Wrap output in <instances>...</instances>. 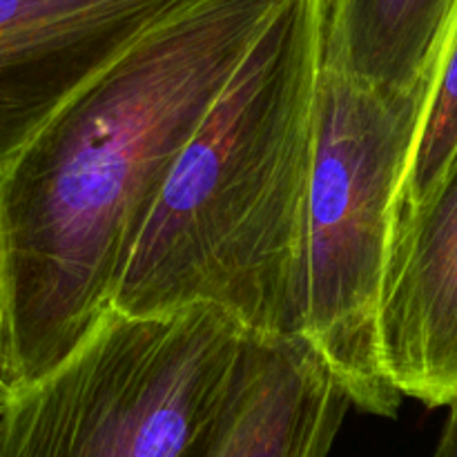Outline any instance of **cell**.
Wrapping results in <instances>:
<instances>
[{
    "mask_svg": "<svg viewBox=\"0 0 457 457\" xmlns=\"http://www.w3.org/2000/svg\"><path fill=\"white\" fill-rule=\"evenodd\" d=\"M284 0H204L85 85L0 170L9 393L94 337L179 156Z\"/></svg>",
    "mask_w": 457,
    "mask_h": 457,
    "instance_id": "1",
    "label": "cell"
},
{
    "mask_svg": "<svg viewBox=\"0 0 457 457\" xmlns=\"http://www.w3.org/2000/svg\"><path fill=\"white\" fill-rule=\"evenodd\" d=\"M324 0H284L170 172L114 311L214 306L262 339L302 337Z\"/></svg>",
    "mask_w": 457,
    "mask_h": 457,
    "instance_id": "2",
    "label": "cell"
},
{
    "mask_svg": "<svg viewBox=\"0 0 457 457\" xmlns=\"http://www.w3.org/2000/svg\"><path fill=\"white\" fill-rule=\"evenodd\" d=\"M259 339L214 306L105 324L9 393L0 457H186L244 386Z\"/></svg>",
    "mask_w": 457,
    "mask_h": 457,
    "instance_id": "3",
    "label": "cell"
},
{
    "mask_svg": "<svg viewBox=\"0 0 457 457\" xmlns=\"http://www.w3.org/2000/svg\"><path fill=\"white\" fill-rule=\"evenodd\" d=\"M433 85L378 92L321 58L302 337L353 404L378 418H395L402 404L382 361L379 299L393 208Z\"/></svg>",
    "mask_w": 457,
    "mask_h": 457,
    "instance_id": "4",
    "label": "cell"
},
{
    "mask_svg": "<svg viewBox=\"0 0 457 457\" xmlns=\"http://www.w3.org/2000/svg\"><path fill=\"white\" fill-rule=\"evenodd\" d=\"M204 0H0V170L94 79Z\"/></svg>",
    "mask_w": 457,
    "mask_h": 457,
    "instance_id": "5",
    "label": "cell"
},
{
    "mask_svg": "<svg viewBox=\"0 0 457 457\" xmlns=\"http://www.w3.org/2000/svg\"><path fill=\"white\" fill-rule=\"evenodd\" d=\"M379 348L402 397L431 409L457 400V154L427 204L393 230Z\"/></svg>",
    "mask_w": 457,
    "mask_h": 457,
    "instance_id": "6",
    "label": "cell"
},
{
    "mask_svg": "<svg viewBox=\"0 0 457 457\" xmlns=\"http://www.w3.org/2000/svg\"><path fill=\"white\" fill-rule=\"evenodd\" d=\"M351 404L306 339H259L241 391L186 457H328Z\"/></svg>",
    "mask_w": 457,
    "mask_h": 457,
    "instance_id": "7",
    "label": "cell"
},
{
    "mask_svg": "<svg viewBox=\"0 0 457 457\" xmlns=\"http://www.w3.org/2000/svg\"><path fill=\"white\" fill-rule=\"evenodd\" d=\"M457 0H324V58L364 87L436 83Z\"/></svg>",
    "mask_w": 457,
    "mask_h": 457,
    "instance_id": "8",
    "label": "cell"
},
{
    "mask_svg": "<svg viewBox=\"0 0 457 457\" xmlns=\"http://www.w3.org/2000/svg\"><path fill=\"white\" fill-rule=\"evenodd\" d=\"M457 154V3L451 21L449 38L442 52L440 70L431 92L422 132L415 143L395 208H393V230L411 217L428 196L436 192L445 174L449 172ZM393 237V232H391Z\"/></svg>",
    "mask_w": 457,
    "mask_h": 457,
    "instance_id": "9",
    "label": "cell"
},
{
    "mask_svg": "<svg viewBox=\"0 0 457 457\" xmlns=\"http://www.w3.org/2000/svg\"><path fill=\"white\" fill-rule=\"evenodd\" d=\"M433 457H457V400L449 406V415Z\"/></svg>",
    "mask_w": 457,
    "mask_h": 457,
    "instance_id": "10",
    "label": "cell"
},
{
    "mask_svg": "<svg viewBox=\"0 0 457 457\" xmlns=\"http://www.w3.org/2000/svg\"><path fill=\"white\" fill-rule=\"evenodd\" d=\"M7 397H9V386H7V379H4V373H3V360H0V411H3Z\"/></svg>",
    "mask_w": 457,
    "mask_h": 457,
    "instance_id": "11",
    "label": "cell"
}]
</instances>
